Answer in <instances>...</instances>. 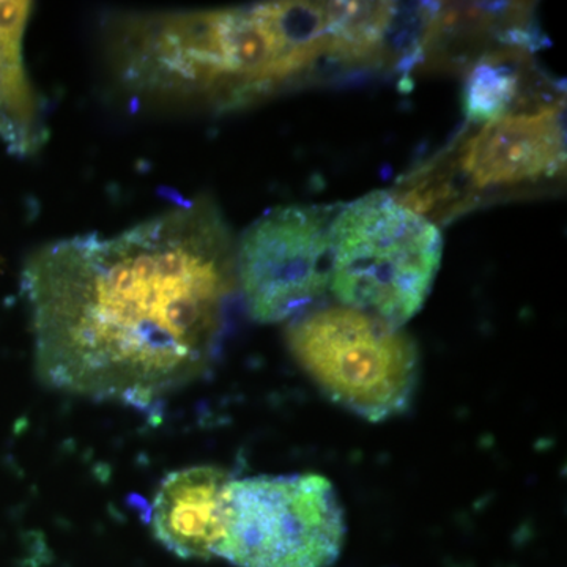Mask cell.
<instances>
[{
  "label": "cell",
  "instance_id": "cell-1",
  "mask_svg": "<svg viewBox=\"0 0 567 567\" xmlns=\"http://www.w3.org/2000/svg\"><path fill=\"white\" fill-rule=\"evenodd\" d=\"M37 371L63 393L144 406L213 363L237 293V241L215 200L121 234L63 238L22 271Z\"/></svg>",
  "mask_w": 567,
  "mask_h": 567
},
{
  "label": "cell",
  "instance_id": "cell-2",
  "mask_svg": "<svg viewBox=\"0 0 567 567\" xmlns=\"http://www.w3.org/2000/svg\"><path fill=\"white\" fill-rule=\"evenodd\" d=\"M104 51L130 102L175 111L238 110L338 66L330 2L118 14Z\"/></svg>",
  "mask_w": 567,
  "mask_h": 567
},
{
  "label": "cell",
  "instance_id": "cell-3",
  "mask_svg": "<svg viewBox=\"0 0 567 567\" xmlns=\"http://www.w3.org/2000/svg\"><path fill=\"white\" fill-rule=\"evenodd\" d=\"M442 257L435 223L393 193H369L336 212L330 292L338 305L402 328L423 309Z\"/></svg>",
  "mask_w": 567,
  "mask_h": 567
},
{
  "label": "cell",
  "instance_id": "cell-4",
  "mask_svg": "<svg viewBox=\"0 0 567 567\" xmlns=\"http://www.w3.org/2000/svg\"><path fill=\"white\" fill-rule=\"evenodd\" d=\"M566 169L565 102L524 107L476 126L456 147L410 175L395 197L434 223L475 196L524 192Z\"/></svg>",
  "mask_w": 567,
  "mask_h": 567
},
{
  "label": "cell",
  "instance_id": "cell-5",
  "mask_svg": "<svg viewBox=\"0 0 567 567\" xmlns=\"http://www.w3.org/2000/svg\"><path fill=\"white\" fill-rule=\"evenodd\" d=\"M287 346L331 401L372 423L401 415L415 394V342L364 312L317 306L290 322Z\"/></svg>",
  "mask_w": 567,
  "mask_h": 567
},
{
  "label": "cell",
  "instance_id": "cell-6",
  "mask_svg": "<svg viewBox=\"0 0 567 567\" xmlns=\"http://www.w3.org/2000/svg\"><path fill=\"white\" fill-rule=\"evenodd\" d=\"M346 533L344 509L324 476L230 480L216 557L238 567H330Z\"/></svg>",
  "mask_w": 567,
  "mask_h": 567
},
{
  "label": "cell",
  "instance_id": "cell-7",
  "mask_svg": "<svg viewBox=\"0 0 567 567\" xmlns=\"http://www.w3.org/2000/svg\"><path fill=\"white\" fill-rule=\"evenodd\" d=\"M339 205L271 208L237 241V287L259 323L292 322L330 292L331 224Z\"/></svg>",
  "mask_w": 567,
  "mask_h": 567
},
{
  "label": "cell",
  "instance_id": "cell-8",
  "mask_svg": "<svg viewBox=\"0 0 567 567\" xmlns=\"http://www.w3.org/2000/svg\"><path fill=\"white\" fill-rule=\"evenodd\" d=\"M230 480L229 473L212 465L189 466L164 477L151 511L156 539L181 558L216 557Z\"/></svg>",
  "mask_w": 567,
  "mask_h": 567
},
{
  "label": "cell",
  "instance_id": "cell-9",
  "mask_svg": "<svg viewBox=\"0 0 567 567\" xmlns=\"http://www.w3.org/2000/svg\"><path fill=\"white\" fill-rule=\"evenodd\" d=\"M31 11L29 2H0V140L18 156L31 155L47 136L22 55Z\"/></svg>",
  "mask_w": 567,
  "mask_h": 567
},
{
  "label": "cell",
  "instance_id": "cell-10",
  "mask_svg": "<svg viewBox=\"0 0 567 567\" xmlns=\"http://www.w3.org/2000/svg\"><path fill=\"white\" fill-rule=\"evenodd\" d=\"M527 52L520 48H502L477 59L465 78L464 114L473 126L498 121L528 107L524 99V70Z\"/></svg>",
  "mask_w": 567,
  "mask_h": 567
}]
</instances>
